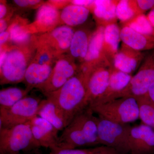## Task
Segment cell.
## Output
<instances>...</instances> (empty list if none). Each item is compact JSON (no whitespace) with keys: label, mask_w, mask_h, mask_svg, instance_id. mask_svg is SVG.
<instances>
[{"label":"cell","mask_w":154,"mask_h":154,"mask_svg":"<svg viewBox=\"0 0 154 154\" xmlns=\"http://www.w3.org/2000/svg\"><path fill=\"white\" fill-rule=\"evenodd\" d=\"M151 24L154 27V8L152 9L147 16Z\"/></svg>","instance_id":"ab89813d"},{"label":"cell","mask_w":154,"mask_h":154,"mask_svg":"<svg viewBox=\"0 0 154 154\" xmlns=\"http://www.w3.org/2000/svg\"><path fill=\"white\" fill-rule=\"evenodd\" d=\"M29 24L27 19L20 16H15L13 18L8 28L10 31V37L8 44L21 45L29 42L33 35L29 30Z\"/></svg>","instance_id":"ac0fdd59"},{"label":"cell","mask_w":154,"mask_h":154,"mask_svg":"<svg viewBox=\"0 0 154 154\" xmlns=\"http://www.w3.org/2000/svg\"><path fill=\"white\" fill-rule=\"evenodd\" d=\"M120 37L125 44L135 50L150 49L154 47V38L138 33L129 26H125L121 29Z\"/></svg>","instance_id":"d6986e66"},{"label":"cell","mask_w":154,"mask_h":154,"mask_svg":"<svg viewBox=\"0 0 154 154\" xmlns=\"http://www.w3.org/2000/svg\"><path fill=\"white\" fill-rule=\"evenodd\" d=\"M40 147L28 123L0 128V154L30 153Z\"/></svg>","instance_id":"277c9868"},{"label":"cell","mask_w":154,"mask_h":154,"mask_svg":"<svg viewBox=\"0 0 154 154\" xmlns=\"http://www.w3.org/2000/svg\"><path fill=\"white\" fill-rule=\"evenodd\" d=\"M48 2L58 10L61 8L63 9L65 7L69 5V3H71V1H49Z\"/></svg>","instance_id":"d590c367"},{"label":"cell","mask_w":154,"mask_h":154,"mask_svg":"<svg viewBox=\"0 0 154 154\" xmlns=\"http://www.w3.org/2000/svg\"><path fill=\"white\" fill-rule=\"evenodd\" d=\"M154 105V82L149 88L147 93L145 96Z\"/></svg>","instance_id":"f35d334b"},{"label":"cell","mask_w":154,"mask_h":154,"mask_svg":"<svg viewBox=\"0 0 154 154\" xmlns=\"http://www.w3.org/2000/svg\"><path fill=\"white\" fill-rule=\"evenodd\" d=\"M94 114L90 106L77 114L62 131L55 149L100 146L98 139V117Z\"/></svg>","instance_id":"7a4b0ae2"},{"label":"cell","mask_w":154,"mask_h":154,"mask_svg":"<svg viewBox=\"0 0 154 154\" xmlns=\"http://www.w3.org/2000/svg\"><path fill=\"white\" fill-rule=\"evenodd\" d=\"M111 73L104 69L92 67L85 75L89 106L97 102L105 94L109 86Z\"/></svg>","instance_id":"4fadbf2b"},{"label":"cell","mask_w":154,"mask_h":154,"mask_svg":"<svg viewBox=\"0 0 154 154\" xmlns=\"http://www.w3.org/2000/svg\"><path fill=\"white\" fill-rule=\"evenodd\" d=\"M154 82V54L147 60L145 66L132 77L128 86L118 98L132 97L137 99L145 96Z\"/></svg>","instance_id":"9c48e42d"},{"label":"cell","mask_w":154,"mask_h":154,"mask_svg":"<svg viewBox=\"0 0 154 154\" xmlns=\"http://www.w3.org/2000/svg\"><path fill=\"white\" fill-rule=\"evenodd\" d=\"M90 38L85 30L75 31L68 54L75 61H84L88 54Z\"/></svg>","instance_id":"44dd1931"},{"label":"cell","mask_w":154,"mask_h":154,"mask_svg":"<svg viewBox=\"0 0 154 154\" xmlns=\"http://www.w3.org/2000/svg\"><path fill=\"white\" fill-rule=\"evenodd\" d=\"M129 147L130 154H153L154 129L143 124L131 127Z\"/></svg>","instance_id":"7c38bea8"},{"label":"cell","mask_w":154,"mask_h":154,"mask_svg":"<svg viewBox=\"0 0 154 154\" xmlns=\"http://www.w3.org/2000/svg\"><path fill=\"white\" fill-rule=\"evenodd\" d=\"M120 30L117 25L110 24L104 28L105 42L114 52L118 51L121 40Z\"/></svg>","instance_id":"f546056e"},{"label":"cell","mask_w":154,"mask_h":154,"mask_svg":"<svg viewBox=\"0 0 154 154\" xmlns=\"http://www.w3.org/2000/svg\"><path fill=\"white\" fill-rule=\"evenodd\" d=\"M90 14L88 8L72 4L65 7L60 13L61 25L72 27L82 25Z\"/></svg>","instance_id":"ffe728a7"},{"label":"cell","mask_w":154,"mask_h":154,"mask_svg":"<svg viewBox=\"0 0 154 154\" xmlns=\"http://www.w3.org/2000/svg\"><path fill=\"white\" fill-rule=\"evenodd\" d=\"M18 87L3 88L0 91V109H8L19 102L30 92Z\"/></svg>","instance_id":"603a6c76"},{"label":"cell","mask_w":154,"mask_h":154,"mask_svg":"<svg viewBox=\"0 0 154 154\" xmlns=\"http://www.w3.org/2000/svg\"><path fill=\"white\" fill-rule=\"evenodd\" d=\"M63 113L68 125L75 116L89 106L85 75L79 71L59 90L48 94Z\"/></svg>","instance_id":"3957f363"},{"label":"cell","mask_w":154,"mask_h":154,"mask_svg":"<svg viewBox=\"0 0 154 154\" xmlns=\"http://www.w3.org/2000/svg\"><path fill=\"white\" fill-rule=\"evenodd\" d=\"M79 72V68L75 61L67 53L63 54L56 62L47 82L38 90L47 96L61 88Z\"/></svg>","instance_id":"ba28073f"},{"label":"cell","mask_w":154,"mask_h":154,"mask_svg":"<svg viewBox=\"0 0 154 154\" xmlns=\"http://www.w3.org/2000/svg\"><path fill=\"white\" fill-rule=\"evenodd\" d=\"M90 107L98 116L120 124H129L139 119L137 100L132 97L118 98Z\"/></svg>","instance_id":"5b68a950"},{"label":"cell","mask_w":154,"mask_h":154,"mask_svg":"<svg viewBox=\"0 0 154 154\" xmlns=\"http://www.w3.org/2000/svg\"><path fill=\"white\" fill-rule=\"evenodd\" d=\"M75 31L72 27L61 25L50 32L37 35V39L50 48L60 57L68 52Z\"/></svg>","instance_id":"30bf717a"},{"label":"cell","mask_w":154,"mask_h":154,"mask_svg":"<svg viewBox=\"0 0 154 154\" xmlns=\"http://www.w3.org/2000/svg\"><path fill=\"white\" fill-rule=\"evenodd\" d=\"M139 111V119L143 124L154 129V105L146 96L136 99Z\"/></svg>","instance_id":"cb8c5ba5"},{"label":"cell","mask_w":154,"mask_h":154,"mask_svg":"<svg viewBox=\"0 0 154 154\" xmlns=\"http://www.w3.org/2000/svg\"><path fill=\"white\" fill-rule=\"evenodd\" d=\"M137 3L140 8L143 11L154 8V0H139Z\"/></svg>","instance_id":"836d02e7"},{"label":"cell","mask_w":154,"mask_h":154,"mask_svg":"<svg viewBox=\"0 0 154 154\" xmlns=\"http://www.w3.org/2000/svg\"><path fill=\"white\" fill-rule=\"evenodd\" d=\"M28 124L33 137L40 147L49 148L51 150L57 149L59 139V131L52 125L38 116Z\"/></svg>","instance_id":"5bb4252c"},{"label":"cell","mask_w":154,"mask_h":154,"mask_svg":"<svg viewBox=\"0 0 154 154\" xmlns=\"http://www.w3.org/2000/svg\"><path fill=\"white\" fill-rule=\"evenodd\" d=\"M10 37V31L9 29L2 33H0V46L1 47L3 45L8 44L9 41Z\"/></svg>","instance_id":"e575fe53"},{"label":"cell","mask_w":154,"mask_h":154,"mask_svg":"<svg viewBox=\"0 0 154 154\" xmlns=\"http://www.w3.org/2000/svg\"><path fill=\"white\" fill-rule=\"evenodd\" d=\"M37 116L48 122L59 131L63 130L68 125L62 111L55 102L49 98L42 100Z\"/></svg>","instance_id":"9a60e30c"},{"label":"cell","mask_w":154,"mask_h":154,"mask_svg":"<svg viewBox=\"0 0 154 154\" xmlns=\"http://www.w3.org/2000/svg\"><path fill=\"white\" fill-rule=\"evenodd\" d=\"M116 17L122 21H126L132 18L134 11L130 5L129 2L125 0L120 1L116 6Z\"/></svg>","instance_id":"4dcf8cb0"},{"label":"cell","mask_w":154,"mask_h":154,"mask_svg":"<svg viewBox=\"0 0 154 154\" xmlns=\"http://www.w3.org/2000/svg\"><path fill=\"white\" fill-rule=\"evenodd\" d=\"M12 19H0V33L6 31L11 25Z\"/></svg>","instance_id":"8d00e7d4"},{"label":"cell","mask_w":154,"mask_h":154,"mask_svg":"<svg viewBox=\"0 0 154 154\" xmlns=\"http://www.w3.org/2000/svg\"><path fill=\"white\" fill-rule=\"evenodd\" d=\"M37 48L36 35H33L31 40L26 44H7L1 47V85L23 82L25 72L35 57Z\"/></svg>","instance_id":"6da1fadb"},{"label":"cell","mask_w":154,"mask_h":154,"mask_svg":"<svg viewBox=\"0 0 154 154\" xmlns=\"http://www.w3.org/2000/svg\"><path fill=\"white\" fill-rule=\"evenodd\" d=\"M132 77L129 74L119 71L111 73L109 86L105 94L97 102L90 106L118 99L122 92L129 85Z\"/></svg>","instance_id":"e0dca14e"},{"label":"cell","mask_w":154,"mask_h":154,"mask_svg":"<svg viewBox=\"0 0 154 154\" xmlns=\"http://www.w3.org/2000/svg\"><path fill=\"white\" fill-rule=\"evenodd\" d=\"M94 14L98 19L111 20L116 17V5L109 0L94 1Z\"/></svg>","instance_id":"d4e9b609"},{"label":"cell","mask_w":154,"mask_h":154,"mask_svg":"<svg viewBox=\"0 0 154 154\" xmlns=\"http://www.w3.org/2000/svg\"><path fill=\"white\" fill-rule=\"evenodd\" d=\"M136 60L123 52L116 54L114 64L118 71L130 74L134 71L137 66Z\"/></svg>","instance_id":"83f0119b"},{"label":"cell","mask_w":154,"mask_h":154,"mask_svg":"<svg viewBox=\"0 0 154 154\" xmlns=\"http://www.w3.org/2000/svg\"><path fill=\"white\" fill-rule=\"evenodd\" d=\"M42 100L34 96H25L8 109H0V128L28 123L37 116Z\"/></svg>","instance_id":"52a82bcc"},{"label":"cell","mask_w":154,"mask_h":154,"mask_svg":"<svg viewBox=\"0 0 154 154\" xmlns=\"http://www.w3.org/2000/svg\"><path fill=\"white\" fill-rule=\"evenodd\" d=\"M129 27L138 33L154 38V27L151 24L147 16H138L129 25Z\"/></svg>","instance_id":"f1b7e54d"},{"label":"cell","mask_w":154,"mask_h":154,"mask_svg":"<svg viewBox=\"0 0 154 154\" xmlns=\"http://www.w3.org/2000/svg\"><path fill=\"white\" fill-rule=\"evenodd\" d=\"M60 13L49 2L45 3L38 9L34 21L28 25L30 33L32 35L44 34L61 25Z\"/></svg>","instance_id":"8fae6325"},{"label":"cell","mask_w":154,"mask_h":154,"mask_svg":"<svg viewBox=\"0 0 154 154\" xmlns=\"http://www.w3.org/2000/svg\"><path fill=\"white\" fill-rule=\"evenodd\" d=\"M37 50L32 62L41 65L54 66L56 62L59 57L46 45L39 42L37 39Z\"/></svg>","instance_id":"484cf974"},{"label":"cell","mask_w":154,"mask_h":154,"mask_svg":"<svg viewBox=\"0 0 154 154\" xmlns=\"http://www.w3.org/2000/svg\"><path fill=\"white\" fill-rule=\"evenodd\" d=\"M95 1H71L72 4L82 7L88 8V6L94 5Z\"/></svg>","instance_id":"74e56055"},{"label":"cell","mask_w":154,"mask_h":154,"mask_svg":"<svg viewBox=\"0 0 154 154\" xmlns=\"http://www.w3.org/2000/svg\"><path fill=\"white\" fill-rule=\"evenodd\" d=\"M54 67L32 62L26 70L23 82L26 89L31 91L33 88H40L49 79Z\"/></svg>","instance_id":"2e32d148"},{"label":"cell","mask_w":154,"mask_h":154,"mask_svg":"<svg viewBox=\"0 0 154 154\" xmlns=\"http://www.w3.org/2000/svg\"><path fill=\"white\" fill-rule=\"evenodd\" d=\"M105 43L104 29L99 28L91 36L88 54L84 64L92 67L94 63L99 58Z\"/></svg>","instance_id":"7402d4cb"},{"label":"cell","mask_w":154,"mask_h":154,"mask_svg":"<svg viewBox=\"0 0 154 154\" xmlns=\"http://www.w3.org/2000/svg\"><path fill=\"white\" fill-rule=\"evenodd\" d=\"M13 2L18 8L23 10L38 9L45 3L40 0H14Z\"/></svg>","instance_id":"1f68e13d"},{"label":"cell","mask_w":154,"mask_h":154,"mask_svg":"<svg viewBox=\"0 0 154 154\" xmlns=\"http://www.w3.org/2000/svg\"><path fill=\"white\" fill-rule=\"evenodd\" d=\"M131 127L98 117V139L100 145L109 147L121 154H129V138Z\"/></svg>","instance_id":"8992f818"},{"label":"cell","mask_w":154,"mask_h":154,"mask_svg":"<svg viewBox=\"0 0 154 154\" xmlns=\"http://www.w3.org/2000/svg\"><path fill=\"white\" fill-rule=\"evenodd\" d=\"M50 154H121L114 149L103 145L90 148L55 149L51 151Z\"/></svg>","instance_id":"4316f807"},{"label":"cell","mask_w":154,"mask_h":154,"mask_svg":"<svg viewBox=\"0 0 154 154\" xmlns=\"http://www.w3.org/2000/svg\"><path fill=\"white\" fill-rule=\"evenodd\" d=\"M15 9L11 8L5 1H1L0 2V19H13V14Z\"/></svg>","instance_id":"d6a6232c"}]
</instances>
